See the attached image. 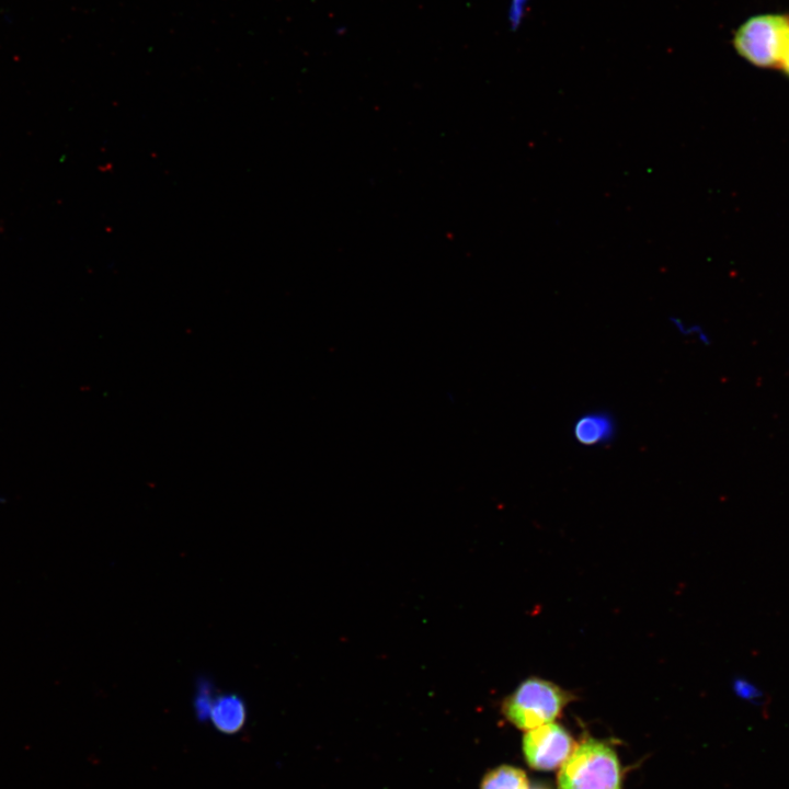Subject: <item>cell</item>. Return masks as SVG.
<instances>
[{
  "label": "cell",
  "mask_w": 789,
  "mask_h": 789,
  "mask_svg": "<svg viewBox=\"0 0 789 789\" xmlns=\"http://www.w3.org/2000/svg\"><path fill=\"white\" fill-rule=\"evenodd\" d=\"M622 770L615 750L604 741L584 739L561 765L558 789H622Z\"/></svg>",
  "instance_id": "cell-1"
},
{
  "label": "cell",
  "mask_w": 789,
  "mask_h": 789,
  "mask_svg": "<svg viewBox=\"0 0 789 789\" xmlns=\"http://www.w3.org/2000/svg\"><path fill=\"white\" fill-rule=\"evenodd\" d=\"M571 700L572 695L557 684L533 676L505 698L502 712L512 724L528 731L554 722Z\"/></svg>",
  "instance_id": "cell-2"
},
{
  "label": "cell",
  "mask_w": 789,
  "mask_h": 789,
  "mask_svg": "<svg viewBox=\"0 0 789 789\" xmlns=\"http://www.w3.org/2000/svg\"><path fill=\"white\" fill-rule=\"evenodd\" d=\"M789 41V14L767 13L746 20L733 36L736 53L761 68L779 67Z\"/></svg>",
  "instance_id": "cell-3"
},
{
  "label": "cell",
  "mask_w": 789,
  "mask_h": 789,
  "mask_svg": "<svg viewBox=\"0 0 789 789\" xmlns=\"http://www.w3.org/2000/svg\"><path fill=\"white\" fill-rule=\"evenodd\" d=\"M570 733L559 723L550 722L528 730L523 737L527 764L537 770L561 766L574 748Z\"/></svg>",
  "instance_id": "cell-4"
},
{
  "label": "cell",
  "mask_w": 789,
  "mask_h": 789,
  "mask_svg": "<svg viewBox=\"0 0 789 789\" xmlns=\"http://www.w3.org/2000/svg\"><path fill=\"white\" fill-rule=\"evenodd\" d=\"M616 431L614 416L605 411L585 412L572 425L573 438L586 447L608 444L614 439Z\"/></svg>",
  "instance_id": "cell-5"
},
{
  "label": "cell",
  "mask_w": 789,
  "mask_h": 789,
  "mask_svg": "<svg viewBox=\"0 0 789 789\" xmlns=\"http://www.w3.org/2000/svg\"><path fill=\"white\" fill-rule=\"evenodd\" d=\"M209 717L214 727L225 733L235 734L239 732L247 718L244 702L237 695H222L213 701Z\"/></svg>",
  "instance_id": "cell-6"
},
{
  "label": "cell",
  "mask_w": 789,
  "mask_h": 789,
  "mask_svg": "<svg viewBox=\"0 0 789 789\" xmlns=\"http://www.w3.org/2000/svg\"><path fill=\"white\" fill-rule=\"evenodd\" d=\"M480 789H529V782L523 769L501 765L484 775Z\"/></svg>",
  "instance_id": "cell-7"
},
{
  "label": "cell",
  "mask_w": 789,
  "mask_h": 789,
  "mask_svg": "<svg viewBox=\"0 0 789 789\" xmlns=\"http://www.w3.org/2000/svg\"><path fill=\"white\" fill-rule=\"evenodd\" d=\"M732 686L734 694L739 698L753 705L762 702L764 697L763 690L746 677H736Z\"/></svg>",
  "instance_id": "cell-8"
},
{
  "label": "cell",
  "mask_w": 789,
  "mask_h": 789,
  "mask_svg": "<svg viewBox=\"0 0 789 789\" xmlns=\"http://www.w3.org/2000/svg\"><path fill=\"white\" fill-rule=\"evenodd\" d=\"M672 322L678 333L683 334L686 338L693 339L694 341L702 345H710L711 338L702 325L688 324L677 318H674Z\"/></svg>",
  "instance_id": "cell-9"
},
{
  "label": "cell",
  "mask_w": 789,
  "mask_h": 789,
  "mask_svg": "<svg viewBox=\"0 0 789 789\" xmlns=\"http://www.w3.org/2000/svg\"><path fill=\"white\" fill-rule=\"evenodd\" d=\"M779 67L789 77V41L784 50Z\"/></svg>",
  "instance_id": "cell-10"
},
{
  "label": "cell",
  "mask_w": 789,
  "mask_h": 789,
  "mask_svg": "<svg viewBox=\"0 0 789 789\" xmlns=\"http://www.w3.org/2000/svg\"><path fill=\"white\" fill-rule=\"evenodd\" d=\"M529 789H548V788L542 785H535L533 787H529Z\"/></svg>",
  "instance_id": "cell-11"
}]
</instances>
